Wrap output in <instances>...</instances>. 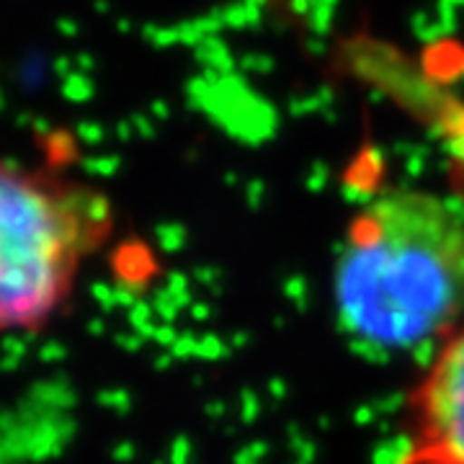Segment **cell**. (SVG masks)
Listing matches in <instances>:
<instances>
[{
  "instance_id": "7a4b0ae2",
  "label": "cell",
  "mask_w": 464,
  "mask_h": 464,
  "mask_svg": "<svg viewBox=\"0 0 464 464\" xmlns=\"http://www.w3.org/2000/svg\"><path fill=\"white\" fill-rule=\"evenodd\" d=\"M111 230L99 188L0 158V333L54 320Z\"/></svg>"
},
{
  "instance_id": "6da1fadb",
  "label": "cell",
  "mask_w": 464,
  "mask_h": 464,
  "mask_svg": "<svg viewBox=\"0 0 464 464\" xmlns=\"http://www.w3.org/2000/svg\"><path fill=\"white\" fill-rule=\"evenodd\" d=\"M338 331L392 359L431 351L464 320V209L392 186L348 219L333 266Z\"/></svg>"
},
{
  "instance_id": "277c9868",
  "label": "cell",
  "mask_w": 464,
  "mask_h": 464,
  "mask_svg": "<svg viewBox=\"0 0 464 464\" xmlns=\"http://www.w3.org/2000/svg\"><path fill=\"white\" fill-rule=\"evenodd\" d=\"M346 65L359 72L366 85L398 103L402 111L426 127L447 155L454 191L464 199V96L449 91L415 60L387 42L359 39L348 42Z\"/></svg>"
},
{
  "instance_id": "3957f363",
  "label": "cell",
  "mask_w": 464,
  "mask_h": 464,
  "mask_svg": "<svg viewBox=\"0 0 464 464\" xmlns=\"http://www.w3.org/2000/svg\"><path fill=\"white\" fill-rule=\"evenodd\" d=\"M400 464H464V320L423 356L402 408Z\"/></svg>"
}]
</instances>
